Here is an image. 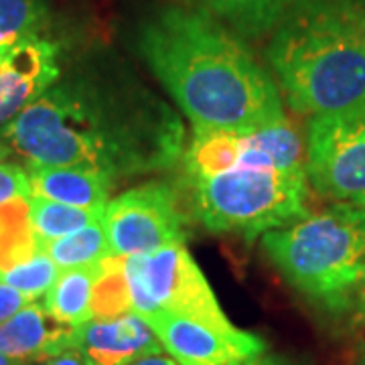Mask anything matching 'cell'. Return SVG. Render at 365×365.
Wrapping results in <instances>:
<instances>
[{"label":"cell","mask_w":365,"mask_h":365,"mask_svg":"<svg viewBox=\"0 0 365 365\" xmlns=\"http://www.w3.org/2000/svg\"><path fill=\"white\" fill-rule=\"evenodd\" d=\"M37 167H91L110 179L167 169L182 155L179 116L153 93L73 81L53 86L2 128Z\"/></svg>","instance_id":"obj_1"},{"label":"cell","mask_w":365,"mask_h":365,"mask_svg":"<svg viewBox=\"0 0 365 365\" xmlns=\"http://www.w3.org/2000/svg\"><path fill=\"white\" fill-rule=\"evenodd\" d=\"M138 51L195 132L252 134L284 116L280 88L246 41L189 6H163Z\"/></svg>","instance_id":"obj_2"},{"label":"cell","mask_w":365,"mask_h":365,"mask_svg":"<svg viewBox=\"0 0 365 365\" xmlns=\"http://www.w3.org/2000/svg\"><path fill=\"white\" fill-rule=\"evenodd\" d=\"M355 0H300L272 31L266 61L300 114L365 110V49L353 23Z\"/></svg>","instance_id":"obj_3"},{"label":"cell","mask_w":365,"mask_h":365,"mask_svg":"<svg viewBox=\"0 0 365 365\" xmlns=\"http://www.w3.org/2000/svg\"><path fill=\"white\" fill-rule=\"evenodd\" d=\"M262 248L288 282L327 307L365 268V209L341 201L262 235Z\"/></svg>","instance_id":"obj_4"},{"label":"cell","mask_w":365,"mask_h":365,"mask_svg":"<svg viewBox=\"0 0 365 365\" xmlns=\"http://www.w3.org/2000/svg\"><path fill=\"white\" fill-rule=\"evenodd\" d=\"M191 181L197 217L217 234L242 235L252 242L311 213L307 173L234 169Z\"/></svg>","instance_id":"obj_5"},{"label":"cell","mask_w":365,"mask_h":365,"mask_svg":"<svg viewBox=\"0 0 365 365\" xmlns=\"http://www.w3.org/2000/svg\"><path fill=\"white\" fill-rule=\"evenodd\" d=\"M132 311L146 317L157 311L189 317L207 325L235 327L223 313L205 274L185 244H173L126 258Z\"/></svg>","instance_id":"obj_6"},{"label":"cell","mask_w":365,"mask_h":365,"mask_svg":"<svg viewBox=\"0 0 365 365\" xmlns=\"http://www.w3.org/2000/svg\"><path fill=\"white\" fill-rule=\"evenodd\" d=\"M102 222L112 254L122 258L185 244V217L167 182H144L110 199Z\"/></svg>","instance_id":"obj_7"},{"label":"cell","mask_w":365,"mask_h":365,"mask_svg":"<svg viewBox=\"0 0 365 365\" xmlns=\"http://www.w3.org/2000/svg\"><path fill=\"white\" fill-rule=\"evenodd\" d=\"M307 177L319 195L337 203L365 197V110L311 120Z\"/></svg>","instance_id":"obj_8"},{"label":"cell","mask_w":365,"mask_h":365,"mask_svg":"<svg viewBox=\"0 0 365 365\" xmlns=\"http://www.w3.org/2000/svg\"><path fill=\"white\" fill-rule=\"evenodd\" d=\"M143 319L179 365H244L264 353V341L237 327L223 329L167 311Z\"/></svg>","instance_id":"obj_9"},{"label":"cell","mask_w":365,"mask_h":365,"mask_svg":"<svg viewBox=\"0 0 365 365\" xmlns=\"http://www.w3.org/2000/svg\"><path fill=\"white\" fill-rule=\"evenodd\" d=\"M57 55L59 47L43 37H29L4 49L0 66V130L53 88L61 73Z\"/></svg>","instance_id":"obj_10"},{"label":"cell","mask_w":365,"mask_h":365,"mask_svg":"<svg viewBox=\"0 0 365 365\" xmlns=\"http://www.w3.org/2000/svg\"><path fill=\"white\" fill-rule=\"evenodd\" d=\"M69 349L78 351L88 365H128L143 355L160 353L163 345L143 317L130 311L71 327Z\"/></svg>","instance_id":"obj_11"},{"label":"cell","mask_w":365,"mask_h":365,"mask_svg":"<svg viewBox=\"0 0 365 365\" xmlns=\"http://www.w3.org/2000/svg\"><path fill=\"white\" fill-rule=\"evenodd\" d=\"M71 327L49 317L45 307L29 302L0 325V353L13 361H47L69 349Z\"/></svg>","instance_id":"obj_12"},{"label":"cell","mask_w":365,"mask_h":365,"mask_svg":"<svg viewBox=\"0 0 365 365\" xmlns=\"http://www.w3.org/2000/svg\"><path fill=\"white\" fill-rule=\"evenodd\" d=\"M33 195L81 209H106L114 179L91 167L26 165Z\"/></svg>","instance_id":"obj_13"},{"label":"cell","mask_w":365,"mask_h":365,"mask_svg":"<svg viewBox=\"0 0 365 365\" xmlns=\"http://www.w3.org/2000/svg\"><path fill=\"white\" fill-rule=\"evenodd\" d=\"M185 6L220 21L242 39L272 33L300 0H182Z\"/></svg>","instance_id":"obj_14"},{"label":"cell","mask_w":365,"mask_h":365,"mask_svg":"<svg viewBox=\"0 0 365 365\" xmlns=\"http://www.w3.org/2000/svg\"><path fill=\"white\" fill-rule=\"evenodd\" d=\"M98 266L67 268L57 274L53 287L45 294V311L66 327H79L93 319L91 297L98 278Z\"/></svg>","instance_id":"obj_15"},{"label":"cell","mask_w":365,"mask_h":365,"mask_svg":"<svg viewBox=\"0 0 365 365\" xmlns=\"http://www.w3.org/2000/svg\"><path fill=\"white\" fill-rule=\"evenodd\" d=\"M244 136L232 132H195L185 153V165L191 179L213 177L240 167Z\"/></svg>","instance_id":"obj_16"},{"label":"cell","mask_w":365,"mask_h":365,"mask_svg":"<svg viewBox=\"0 0 365 365\" xmlns=\"http://www.w3.org/2000/svg\"><path fill=\"white\" fill-rule=\"evenodd\" d=\"M102 217H104V209L71 207L66 203H57V201L37 195L29 199L31 227L43 242V246L47 242L79 232L91 223L102 222Z\"/></svg>","instance_id":"obj_17"},{"label":"cell","mask_w":365,"mask_h":365,"mask_svg":"<svg viewBox=\"0 0 365 365\" xmlns=\"http://www.w3.org/2000/svg\"><path fill=\"white\" fill-rule=\"evenodd\" d=\"M43 250L47 252V256L55 262L59 270L98 266L112 256V246L108 242L104 222L91 223L79 232L47 242Z\"/></svg>","instance_id":"obj_18"},{"label":"cell","mask_w":365,"mask_h":365,"mask_svg":"<svg viewBox=\"0 0 365 365\" xmlns=\"http://www.w3.org/2000/svg\"><path fill=\"white\" fill-rule=\"evenodd\" d=\"M132 311L130 284L126 274V258L110 256L98 268L91 297L93 319H114Z\"/></svg>","instance_id":"obj_19"},{"label":"cell","mask_w":365,"mask_h":365,"mask_svg":"<svg viewBox=\"0 0 365 365\" xmlns=\"http://www.w3.org/2000/svg\"><path fill=\"white\" fill-rule=\"evenodd\" d=\"M250 138L270 157L276 170L307 173V144L288 118L252 132Z\"/></svg>","instance_id":"obj_20"},{"label":"cell","mask_w":365,"mask_h":365,"mask_svg":"<svg viewBox=\"0 0 365 365\" xmlns=\"http://www.w3.org/2000/svg\"><path fill=\"white\" fill-rule=\"evenodd\" d=\"M47 4L43 0H0V47L39 37L47 25Z\"/></svg>","instance_id":"obj_21"},{"label":"cell","mask_w":365,"mask_h":365,"mask_svg":"<svg viewBox=\"0 0 365 365\" xmlns=\"http://www.w3.org/2000/svg\"><path fill=\"white\" fill-rule=\"evenodd\" d=\"M57 274H59V268L55 266V262L43 250L23 264L0 274V282L16 288L29 300H35L43 294H47V290L53 287Z\"/></svg>","instance_id":"obj_22"},{"label":"cell","mask_w":365,"mask_h":365,"mask_svg":"<svg viewBox=\"0 0 365 365\" xmlns=\"http://www.w3.org/2000/svg\"><path fill=\"white\" fill-rule=\"evenodd\" d=\"M327 311L335 314H343L353 329L365 327V268L357 274L349 287L341 292L337 299H333L325 307Z\"/></svg>","instance_id":"obj_23"},{"label":"cell","mask_w":365,"mask_h":365,"mask_svg":"<svg viewBox=\"0 0 365 365\" xmlns=\"http://www.w3.org/2000/svg\"><path fill=\"white\" fill-rule=\"evenodd\" d=\"M31 197H33V189H31L26 167L14 163H0V205L21 199L29 201Z\"/></svg>","instance_id":"obj_24"},{"label":"cell","mask_w":365,"mask_h":365,"mask_svg":"<svg viewBox=\"0 0 365 365\" xmlns=\"http://www.w3.org/2000/svg\"><path fill=\"white\" fill-rule=\"evenodd\" d=\"M29 302L31 300L26 299L23 292H19L16 288L9 287L4 282H0V325L6 323L21 309H25Z\"/></svg>","instance_id":"obj_25"},{"label":"cell","mask_w":365,"mask_h":365,"mask_svg":"<svg viewBox=\"0 0 365 365\" xmlns=\"http://www.w3.org/2000/svg\"><path fill=\"white\" fill-rule=\"evenodd\" d=\"M128 365H179L173 357H169L167 353H148V355H143L138 359H134L132 364Z\"/></svg>","instance_id":"obj_26"},{"label":"cell","mask_w":365,"mask_h":365,"mask_svg":"<svg viewBox=\"0 0 365 365\" xmlns=\"http://www.w3.org/2000/svg\"><path fill=\"white\" fill-rule=\"evenodd\" d=\"M353 23H355V31H357L359 41L365 49V4L359 0H355V4H353Z\"/></svg>","instance_id":"obj_27"},{"label":"cell","mask_w":365,"mask_h":365,"mask_svg":"<svg viewBox=\"0 0 365 365\" xmlns=\"http://www.w3.org/2000/svg\"><path fill=\"white\" fill-rule=\"evenodd\" d=\"M47 365H88V364H86V359H83L78 351H66V353H61V355H57V357L47 359Z\"/></svg>","instance_id":"obj_28"},{"label":"cell","mask_w":365,"mask_h":365,"mask_svg":"<svg viewBox=\"0 0 365 365\" xmlns=\"http://www.w3.org/2000/svg\"><path fill=\"white\" fill-rule=\"evenodd\" d=\"M244 365H287L282 359H278V357H272V355H258V357H254V359H250L248 364Z\"/></svg>","instance_id":"obj_29"},{"label":"cell","mask_w":365,"mask_h":365,"mask_svg":"<svg viewBox=\"0 0 365 365\" xmlns=\"http://www.w3.org/2000/svg\"><path fill=\"white\" fill-rule=\"evenodd\" d=\"M11 150H13V148H11L9 144L0 140V160H4V158L9 157V155H11Z\"/></svg>","instance_id":"obj_30"},{"label":"cell","mask_w":365,"mask_h":365,"mask_svg":"<svg viewBox=\"0 0 365 365\" xmlns=\"http://www.w3.org/2000/svg\"><path fill=\"white\" fill-rule=\"evenodd\" d=\"M0 365H14V361L13 359H9L6 355H2V353H0Z\"/></svg>","instance_id":"obj_31"},{"label":"cell","mask_w":365,"mask_h":365,"mask_svg":"<svg viewBox=\"0 0 365 365\" xmlns=\"http://www.w3.org/2000/svg\"><path fill=\"white\" fill-rule=\"evenodd\" d=\"M351 203H355V205H359V207L365 209V197H359V199H355V201H351Z\"/></svg>","instance_id":"obj_32"},{"label":"cell","mask_w":365,"mask_h":365,"mask_svg":"<svg viewBox=\"0 0 365 365\" xmlns=\"http://www.w3.org/2000/svg\"><path fill=\"white\" fill-rule=\"evenodd\" d=\"M4 49H6V47H0V66H2V57H4Z\"/></svg>","instance_id":"obj_33"},{"label":"cell","mask_w":365,"mask_h":365,"mask_svg":"<svg viewBox=\"0 0 365 365\" xmlns=\"http://www.w3.org/2000/svg\"><path fill=\"white\" fill-rule=\"evenodd\" d=\"M361 365H365V349H364V355H361Z\"/></svg>","instance_id":"obj_34"},{"label":"cell","mask_w":365,"mask_h":365,"mask_svg":"<svg viewBox=\"0 0 365 365\" xmlns=\"http://www.w3.org/2000/svg\"><path fill=\"white\" fill-rule=\"evenodd\" d=\"M359 2H364V4H365V0H359Z\"/></svg>","instance_id":"obj_35"}]
</instances>
